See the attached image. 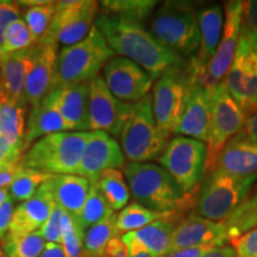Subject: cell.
<instances>
[{
  "mask_svg": "<svg viewBox=\"0 0 257 257\" xmlns=\"http://www.w3.org/2000/svg\"><path fill=\"white\" fill-rule=\"evenodd\" d=\"M94 27L114 54L137 63L153 80H159L169 70L187 66L185 59L163 46L143 24L119 16L99 14Z\"/></svg>",
  "mask_w": 257,
  "mask_h": 257,
  "instance_id": "6da1fadb",
  "label": "cell"
},
{
  "mask_svg": "<svg viewBox=\"0 0 257 257\" xmlns=\"http://www.w3.org/2000/svg\"><path fill=\"white\" fill-rule=\"evenodd\" d=\"M124 178L137 204L160 212L179 213L187 206V194L162 167L150 162H128Z\"/></svg>",
  "mask_w": 257,
  "mask_h": 257,
  "instance_id": "7a4b0ae2",
  "label": "cell"
},
{
  "mask_svg": "<svg viewBox=\"0 0 257 257\" xmlns=\"http://www.w3.org/2000/svg\"><path fill=\"white\" fill-rule=\"evenodd\" d=\"M149 32L182 59L195 56L200 44L198 11L192 3L166 2L153 14Z\"/></svg>",
  "mask_w": 257,
  "mask_h": 257,
  "instance_id": "3957f363",
  "label": "cell"
},
{
  "mask_svg": "<svg viewBox=\"0 0 257 257\" xmlns=\"http://www.w3.org/2000/svg\"><path fill=\"white\" fill-rule=\"evenodd\" d=\"M88 137L87 131H66L42 137L24 153L21 165L51 175H76Z\"/></svg>",
  "mask_w": 257,
  "mask_h": 257,
  "instance_id": "277c9868",
  "label": "cell"
},
{
  "mask_svg": "<svg viewBox=\"0 0 257 257\" xmlns=\"http://www.w3.org/2000/svg\"><path fill=\"white\" fill-rule=\"evenodd\" d=\"M113 56L114 51L93 27L81 42L60 51L53 88L68 83L91 82Z\"/></svg>",
  "mask_w": 257,
  "mask_h": 257,
  "instance_id": "5b68a950",
  "label": "cell"
},
{
  "mask_svg": "<svg viewBox=\"0 0 257 257\" xmlns=\"http://www.w3.org/2000/svg\"><path fill=\"white\" fill-rule=\"evenodd\" d=\"M195 199L194 210L197 216L213 221H223L248 199L257 174L232 176L220 172L205 175Z\"/></svg>",
  "mask_w": 257,
  "mask_h": 257,
  "instance_id": "8992f818",
  "label": "cell"
},
{
  "mask_svg": "<svg viewBox=\"0 0 257 257\" xmlns=\"http://www.w3.org/2000/svg\"><path fill=\"white\" fill-rule=\"evenodd\" d=\"M120 142L124 155L130 162H148L162 155L168 137L157 128L152 93L134 104L133 113L121 131Z\"/></svg>",
  "mask_w": 257,
  "mask_h": 257,
  "instance_id": "52a82bcc",
  "label": "cell"
},
{
  "mask_svg": "<svg viewBox=\"0 0 257 257\" xmlns=\"http://www.w3.org/2000/svg\"><path fill=\"white\" fill-rule=\"evenodd\" d=\"M246 119V114L233 100L224 82L210 88V134L205 175L213 169L223 148L242 131Z\"/></svg>",
  "mask_w": 257,
  "mask_h": 257,
  "instance_id": "ba28073f",
  "label": "cell"
},
{
  "mask_svg": "<svg viewBox=\"0 0 257 257\" xmlns=\"http://www.w3.org/2000/svg\"><path fill=\"white\" fill-rule=\"evenodd\" d=\"M193 86L191 67L172 69L157 80L153 91L154 117L160 133L169 137L174 134Z\"/></svg>",
  "mask_w": 257,
  "mask_h": 257,
  "instance_id": "9c48e42d",
  "label": "cell"
},
{
  "mask_svg": "<svg viewBox=\"0 0 257 257\" xmlns=\"http://www.w3.org/2000/svg\"><path fill=\"white\" fill-rule=\"evenodd\" d=\"M207 147L200 141L176 136L168 141L159 162L172 175L185 194L194 193L205 174Z\"/></svg>",
  "mask_w": 257,
  "mask_h": 257,
  "instance_id": "30bf717a",
  "label": "cell"
},
{
  "mask_svg": "<svg viewBox=\"0 0 257 257\" xmlns=\"http://www.w3.org/2000/svg\"><path fill=\"white\" fill-rule=\"evenodd\" d=\"M99 3L85 0L56 2V12L48 36L57 44L70 47L87 37L98 17Z\"/></svg>",
  "mask_w": 257,
  "mask_h": 257,
  "instance_id": "8fae6325",
  "label": "cell"
},
{
  "mask_svg": "<svg viewBox=\"0 0 257 257\" xmlns=\"http://www.w3.org/2000/svg\"><path fill=\"white\" fill-rule=\"evenodd\" d=\"M223 82L233 100L250 117L257 108V50L242 37Z\"/></svg>",
  "mask_w": 257,
  "mask_h": 257,
  "instance_id": "7c38bea8",
  "label": "cell"
},
{
  "mask_svg": "<svg viewBox=\"0 0 257 257\" xmlns=\"http://www.w3.org/2000/svg\"><path fill=\"white\" fill-rule=\"evenodd\" d=\"M89 128L102 131L112 137L121 135L134 104L118 100L110 92L101 75L89 82Z\"/></svg>",
  "mask_w": 257,
  "mask_h": 257,
  "instance_id": "4fadbf2b",
  "label": "cell"
},
{
  "mask_svg": "<svg viewBox=\"0 0 257 257\" xmlns=\"http://www.w3.org/2000/svg\"><path fill=\"white\" fill-rule=\"evenodd\" d=\"M243 2H227L224 6V25L219 46L213 59L207 66L200 80L194 81L206 88L223 82L236 55L240 37Z\"/></svg>",
  "mask_w": 257,
  "mask_h": 257,
  "instance_id": "5bb4252c",
  "label": "cell"
},
{
  "mask_svg": "<svg viewBox=\"0 0 257 257\" xmlns=\"http://www.w3.org/2000/svg\"><path fill=\"white\" fill-rule=\"evenodd\" d=\"M102 79L118 100L128 104L146 98L154 82L142 67L121 56H113L105 64Z\"/></svg>",
  "mask_w": 257,
  "mask_h": 257,
  "instance_id": "9a60e30c",
  "label": "cell"
},
{
  "mask_svg": "<svg viewBox=\"0 0 257 257\" xmlns=\"http://www.w3.org/2000/svg\"><path fill=\"white\" fill-rule=\"evenodd\" d=\"M124 167L125 155L117 141L102 131H91L76 175L94 184L105 170Z\"/></svg>",
  "mask_w": 257,
  "mask_h": 257,
  "instance_id": "2e32d148",
  "label": "cell"
},
{
  "mask_svg": "<svg viewBox=\"0 0 257 257\" xmlns=\"http://www.w3.org/2000/svg\"><path fill=\"white\" fill-rule=\"evenodd\" d=\"M57 59V43L48 35L35 43L34 59L25 83L28 106L37 105L53 89Z\"/></svg>",
  "mask_w": 257,
  "mask_h": 257,
  "instance_id": "e0dca14e",
  "label": "cell"
},
{
  "mask_svg": "<svg viewBox=\"0 0 257 257\" xmlns=\"http://www.w3.org/2000/svg\"><path fill=\"white\" fill-rule=\"evenodd\" d=\"M226 240H229V236L223 221H213L192 214L175 225L172 252L195 246H220Z\"/></svg>",
  "mask_w": 257,
  "mask_h": 257,
  "instance_id": "ac0fdd59",
  "label": "cell"
},
{
  "mask_svg": "<svg viewBox=\"0 0 257 257\" xmlns=\"http://www.w3.org/2000/svg\"><path fill=\"white\" fill-rule=\"evenodd\" d=\"M198 21L199 30H200V44L197 55L192 57L189 63L194 81L202 78L219 46L224 25L223 8L220 5L202 8L198 11Z\"/></svg>",
  "mask_w": 257,
  "mask_h": 257,
  "instance_id": "d6986e66",
  "label": "cell"
},
{
  "mask_svg": "<svg viewBox=\"0 0 257 257\" xmlns=\"http://www.w3.org/2000/svg\"><path fill=\"white\" fill-rule=\"evenodd\" d=\"M174 227V219L165 218L140 230L125 233L120 238L126 245L130 256L147 252L154 257H167L172 252Z\"/></svg>",
  "mask_w": 257,
  "mask_h": 257,
  "instance_id": "ffe728a7",
  "label": "cell"
},
{
  "mask_svg": "<svg viewBox=\"0 0 257 257\" xmlns=\"http://www.w3.org/2000/svg\"><path fill=\"white\" fill-rule=\"evenodd\" d=\"M175 135L189 137L205 143L210 134V88L194 82L189 92Z\"/></svg>",
  "mask_w": 257,
  "mask_h": 257,
  "instance_id": "44dd1931",
  "label": "cell"
},
{
  "mask_svg": "<svg viewBox=\"0 0 257 257\" xmlns=\"http://www.w3.org/2000/svg\"><path fill=\"white\" fill-rule=\"evenodd\" d=\"M50 93L69 130L86 133L89 128V82L57 86Z\"/></svg>",
  "mask_w": 257,
  "mask_h": 257,
  "instance_id": "7402d4cb",
  "label": "cell"
},
{
  "mask_svg": "<svg viewBox=\"0 0 257 257\" xmlns=\"http://www.w3.org/2000/svg\"><path fill=\"white\" fill-rule=\"evenodd\" d=\"M35 54V43L28 49L6 56L0 63V101L27 104L25 83ZM28 105V104H27Z\"/></svg>",
  "mask_w": 257,
  "mask_h": 257,
  "instance_id": "603a6c76",
  "label": "cell"
},
{
  "mask_svg": "<svg viewBox=\"0 0 257 257\" xmlns=\"http://www.w3.org/2000/svg\"><path fill=\"white\" fill-rule=\"evenodd\" d=\"M66 131H70L68 125L49 92L43 100L31 107L23 138L25 152L40 138Z\"/></svg>",
  "mask_w": 257,
  "mask_h": 257,
  "instance_id": "cb8c5ba5",
  "label": "cell"
},
{
  "mask_svg": "<svg viewBox=\"0 0 257 257\" xmlns=\"http://www.w3.org/2000/svg\"><path fill=\"white\" fill-rule=\"evenodd\" d=\"M44 186L56 206L76 218L87 200L91 182L82 176L67 174L53 175Z\"/></svg>",
  "mask_w": 257,
  "mask_h": 257,
  "instance_id": "d4e9b609",
  "label": "cell"
},
{
  "mask_svg": "<svg viewBox=\"0 0 257 257\" xmlns=\"http://www.w3.org/2000/svg\"><path fill=\"white\" fill-rule=\"evenodd\" d=\"M214 170L232 176L257 174V144L238 134L219 153L211 172Z\"/></svg>",
  "mask_w": 257,
  "mask_h": 257,
  "instance_id": "484cf974",
  "label": "cell"
},
{
  "mask_svg": "<svg viewBox=\"0 0 257 257\" xmlns=\"http://www.w3.org/2000/svg\"><path fill=\"white\" fill-rule=\"evenodd\" d=\"M54 206L55 202L53 201L49 192L43 184L34 197L22 202L15 208L10 223L9 233L27 234L40 231L49 218Z\"/></svg>",
  "mask_w": 257,
  "mask_h": 257,
  "instance_id": "4316f807",
  "label": "cell"
},
{
  "mask_svg": "<svg viewBox=\"0 0 257 257\" xmlns=\"http://www.w3.org/2000/svg\"><path fill=\"white\" fill-rule=\"evenodd\" d=\"M27 107V104L0 101V138L14 146L24 147Z\"/></svg>",
  "mask_w": 257,
  "mask_h": 257,
  "instance_id": "83f0119b",
  "label": "cell"
},
{
  "mask_svg": "<svg viewBox=\"0 0 257 257\" xmlns=\"http://www.w3.org/2000/svg\"><path fill=\"white\" fill-rule=\"evenodd\" d=\"M17 3L21 10L22 8H28L23 12L24 22L31 32L34 42L36 43L48 34L56 12V2L25 0Z\"/></svg>",
  "mask_w": 257,
  "mask_h": 257,
  "instance_id": "f1b7e54d",
  "label": "cell"
},
{
  "mask_svg": "<svg viewBox=\"0 0 257 257\" xmlns=\"http://www.w3.org/2000/svg\"><path fill=\"white\" fill-rule=\"evenodd\" d=\"M175 216L176 213H170V212L160 213V212L149 210L137 202H133V204L126 205L115 218V232H117V236L119 234L123 236L131 231L142 229L156 220L174 218Z\"/></svg>",
  "mask_w": 257,
  "mask_h": 257,
  "instance_id": "f546056e",
  "label": "cell"
},
{
  "mask_svg": "<svg viewBox=\"0 0 257 257\" xmlns=\"http://www.w3.org/2000/svg\"><path fill=\"white\" fill-rule=\"evenodd\" d=\"M113 211L123 210L130 199V189L119 169H107L94 182Z\"/></svg>",
  "mask_w": 257,
  "mask_h": 257,
  "instance_id": "4dcf8cb0",
  "label": "cell"
},
{
  "mask_svg": "<svg viewBox=\"0 0 257 257\" xmlns=\"http://www.w3.org/2000/svg\"><path fill=\"white\" fill-rule=\"evenodd\" d=\"M159 4L155 0H105L99 3V9L102 10L100 14L119 16L142 24Z\"/></svg>",
  "mask_w": 257,
  "mask_h": 257,
  "instance_id": "1f68e13d",
  "label": "cell"
},
{
  "mask_svg": "<svg viewBox=\"0 0 257 257\" xmlns=\"http://www.w3.org/2000/svg\"><path fill=\"white\" fill-rule=\"evenodd\" d=\"M115 218L117 216L113 213L87 229L83 239L82 257H104L106 245L112 238L118 237L115 232Z\"/></svg>",
  "mask_w": 257,
  "mask_h": 257,
  "instance_id": "d6a6232c",
  "label": "cell"
},
{
  "mask_svg": "<svg viewBox=\"0 0 257 257\" xmlns=\"http://www.w3.org/2000/svg\"><path fill=\"white\" fill-rule=\"evenodd\" d=\"M46 244L40 231L27 234L8 233L2 242V249L8 257H40Z\"/></svg>",
  "mask_w": 257,
  "mask_h": 257,
  "instance_id": "836d02e7",
  "label": "cell"
},
{
  "mask_svg": "<svg viewBox=\"0 0 257 257\" xmlns=\"http://www.w3.org/2000/svg\"><path fill=\"white\" fill-rule=\"evenodd\" d=\"M229 239L257 227V194L248 197L236 211L223 220Z\"/></svg>",
  "mask_w": 257,
  "mask_h": 257,
  "instance_id": "e575fe53",
  "label": "cell"
},
{
  "mask_svg": "<svg viewBox=\"0 0 257 257\" xmlns=\"http://www.w3.org/2000/svg\"><path fill=\"white\" fill-rule=\"evenodd\" d=\"M114 213V211L107 204L104 195L99 191L95 184H91V189L85 205H83L81 212L75 218L76 221L83 230H87L93 225L100 223L106 218H108Z\"/></svg>",
  "mask_w": 257,
  "mask_h": 257,
  "instance_id": "d590c367",
  "label": "cell"
},
{
  "mask_svg": "<svg viewBox=\"0 0 257 257\" xmlns=\"http://www.w3.org/2000/svg\"><path fill=\"white\" fill-rule=\"evenodd\" d=\"M51 176L53 175L40 170L24 168L8 187L10 197L14 201H27L36 194L41 186Z\"/></svg>",
  "mask_w": 257,
  "mask_h": 257,
  "instance_id": "8d00e7d4",
  "label": "cell"
},
{
  "mask_svg": "<svg viewBox=\"0 0 257 257\" xmlns=\"http://www.w3.org/2000/svg\"><path fill=\"white\" fill-rule=\"evenodd\" d=\"M34 38L24 19L19 18L12 22L6 29L3 48L0 50V63L6 56L25 50L34 44Z\"/></svg>",
  "mask_w": 257,
  "mask_h": 257,
  "instance_id": "74e56055",
  "label": "cell"
},
{
  "mask_svg": "<svg viewBox=\"0 0 257 257\" xmlns=\"http://www.w3.org/2000/svg\"><path fill=\"white\" fill-rule=\"evenodd\" d=\"M85 230L75 218L63 211L61 217V245L67 257H82Z\"/></svg>",
  "mask_w": 257,
  "mask_h": 257,
  "instance_id": "f35d334b",
  "label": "cell"
},
{
  "mask_svg": "<svg viewBox=\"0 0 257 257\" xmlns=\"http://www.w3.org/2000/svg\"><path fill=\"white\" fill-rule=\"evenodd\" d=\"M240 37L257 50V0L243 2Z\"/></svg>",
  "mask_w": 257,
  "mask_h": 257,
  "instance_id": "ab89813d",
  "label": "cell"
},
{
  "mask_svg": "<svg viewBox=\"0 0 257 257\" xmlns=\"http://www.w3.org/2000/svg\"><path fill=\"white\" fill-rule=\"evenodd\" d=\"M236 257H257V227L230 239Z\"/></svg>",
  "mask_w": 257,
  "mask_h": 257,
  "instance_id": "60d3db41",
  "label": "cell"
},
{
  "mask_svg": "<svg viewBox=\"0 0 257 257\" xmlns=\"http://www.w3.org/2000/svg\"><path fill=\"white\" fill-rule=\"evenodd\" d=\"M63 211L59 206H54L49 218L40 229L41 236L47 243L61 244V217Z\"/></svg>",
  "mask_w": 257,
  "mask_h": 257,
  "instance_id": "b9f144b4",
  "label": "cell"
},
{
  "mask_svg": "<svg viewBox=\"0 0 257 257\" xmlns=\"http://www.w3.org/2000/svg\"><path fill=\"white\" fill-rule=\"evenodd\" d=\"M21 18V8L17 2L0 0V50L3 48L6 29L12 22Z\"/></svg>",
  "mask_w": 257,
  "mask_h": 257,
  "instance_id": "7bdbcfd3",
  "label": "cell"
},
{
  "mask_svg": "<svg viewBox=\"0 0 257 257\" xmlns=\"http://www.w3.org/2000/svg\"><path fill=\"white\" fill-rule=\"evenodd\" d=\"M25 150L23 146H14L0 138V165L19 162Z\"/></svg>",
  "mask_w": 257,
  "mask_h": 257,
  "instance_id": "ee69618b",
  "label": "cell"
},
{
  "mask_svg": "<svg viewBox=\"0 0 257 257\" xmlns=\"http://www.w3.org/2000/svg\"><path fill=\"white\" fill-rule=\"evenodd\" d=\"M23 169L21 161L0 165V189L9 187Z\"/></svg>",
  "mask_w": 257,
  "mask_h": 257,
  "instance_id": "f6af8a7d",
  "label": "cell"
},
{
  "mask_svg": "<svg viewBox=\"0 0 257 257\" xmlns=\"http://www.w3.org/2000/svg\"><path fill=\"white\" fill-rule=\"evenodd\" d=\"M15 211V201L11 198L6 200L3 206L0 207V243L8 236L10 230V223H11L12 214Z\"/></svg>",
  "mask_w": 257,
  "mask_h": 257,
  "instance_id": "bcb514c9",
  "label": "cell"
},
{
  "mask_svg": "<svg viewBox=\"0 0 257 257\" xmlns=\"http://www.w3.org/2000/svg\"><path fill=\"white\" fill-rule=\"evenodd\" d=\"M104 257H130L128 250L119 237H114L106 245Z\"/></svg>",
  "mask_w": 257,
  "mask_h": 257,
  "instance_id": "7dc6e473",
  "label": "cell"
},
{
  "mask_svg": "<svg viewBox=\"0 0 257 257\" xmlns=\"http://www.w3.org/2000/svg\"><path fill=\"white\" fill-rule=\"evenodd\" d=\"M240 136L250 141V142L257 144V108L253 113L246 119L245 125L239 133Z\"/></svg>",
  "mask_w": 257,
  "mask_h": 257,
  "instance_id": "c3c4849f",
  "label": "cell"
},
{
  "mask_svg": "<svg viewBox=\"0 0 257 257\" xmlns=\"http://www.w3.org/2000/svg\"><path fill=\"white\" fill-rule=\"evenodd\" d=\"M212 248H214V246H195V248L181 249L169 253L167 257H201L205 252H207Z\"/></svg>",
  "mask_w": 257,
  "mask_h": 257,
  "instance_id": "681fc988",
  "label": "cell"
},
{
  "mask_svg": "<svg viewBox=\"0 0 257 257\" xmlns=\"http://www.w3.org/2000/svg\"><path fill=\"white\" fill-rule=\"evenodd\" d=\"M201 257H236V252H234L232 246L220 245L208 250Z\"/></svg>",
  "mask_w": 257,
  "mask_h": 257,
  "instance_id": "f907efd6",
  "label": "cell"
},
{
  "mask_svg": "<svg viewBox=\"0 0 257 257\" xmlns=\"http://www.w3.org/2000/svg\"><path fill=\"white\" fill-rule=\"evenodd\" d=\"M40 257H67L61 244L47 243Z\"/></svg>",
  "mask_w": 257,
  "mask_h": 257,
  "instance_id": "816d5d0a",
  "label": "cell"
},
{
  "mask_svg": "<svg viewBox=\"0 0 257 257\" xmlns=\"http://www.w3.org/2000/svg\"><path fill=\"white\" fill-rule=\"evenodd\" d=\"M10 198H11V197H10V193H9L8 187L0 189V207H2L3 204H4L6 200H9Z\"/></svg>",
  "mask_w": 257,
  "mask_h": 257,
  "instance_id": "f5cc1de1",
  "label": "cell"
},
{
  "mask_svg": "<svg viewBox=\"0 0 257 257\" xmlns=\"http://www.w3.org/2000/svg\"><path fill=\"white\" fill-rule=\"evenodd\" d=\"M130 257H154V256L149 255V253H147V252H141V253H138V255H136V256H130Z\"/></svg>",
  "mask_w": 257,
  "mask_h": 257,
  "instance_id": "db71d44e",
  "label": "cell"
},
{
  "mask_svg": "<svg viewBox=\"0 0 257 257\" xmlns=\"http://www.w3.org/2000/svg\"><path fill=\"white\" fill-rule=\"evenodd\" d=\"M0 257H8V256L5 255V252L3 251V249H2V248H0Z\"/></svg>",
  "mask_w": 257,
  "mask_h": 257,
  "instance_id": "11a10c76",
  "label": "cell"
},
{
  "mask_svg": "<svg viewBox=\"0 0 257 257\" xmlns=\"http://www.w3.org/2000/svg\"><path fill=\"white\" fill-rule=\"evenodd\" d=\"M0 78H2V70H0Z\"/></svg>",
  "mask_w": 257,
  "mask_h": 257,
  "instance_id": "9f6ffc18",
  "label": "cell"
}]
</instances>
